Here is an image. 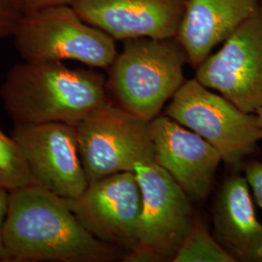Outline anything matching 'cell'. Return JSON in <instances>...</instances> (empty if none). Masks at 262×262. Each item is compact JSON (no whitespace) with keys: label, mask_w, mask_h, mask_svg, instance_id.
Here are the masks:
<instances>
[{"label":"cell","mask_w":262,"mask_h":262,"mask_svg":"<svg viewBox=\"0 0 262 262\" xmlns=\"http://www.w3.org/2000/svg\"><path fill=\"white\" fill-rule=\"evenodd\" d=\"M3 236L10 262H111L127 254L91 234L67 199L35 185L9 191Z\"/></svg>","instance_id":"6da1fadb"},{"label":"cell","mask_w":262,"mask_h":262,"mask_svg":"<svg viewBox=\"0 0 262 262\" xmlns=\"http://www.w3.org/2000/svg\"><path fill=\"white\" fill-rule=\"evenodd\" d=\"M14 123L63 122L76 126L110 98L107 79L93 67L62 61H27L11 67L0 86Z\"/></svg>","instance_id":"7a4b0ae2"},{"label":"cell","mask_w":262,"mask_h":262,"mask_svg":"<svg viewBox=\"0 0 262 262\" xmlns=\"http://www.w3.org/2000/svg\"><path fill=\"white\" fill-rule=\"evenodd\" d=\"M187 53L176 37L125 40L109 67L108 94L125 110L151 121L187 81Z\"/></svg>","instance_id":"3957f363"},{"label":"cell","mask_w":262,"mask_h":262,"mask_svg":"<svg viewBox=\"0 0 262 262\" xmlns=\"http://www.w3.org/2000/svg\"><path fill=\"white\" fill-rule=\"evenodd\" d=\"M12 37L27 61L75 60L93 68H109L119 54L116 40L85 23L70 5L24 14Z\"/></svg>","instance_id":"277c9868"},{"label":"cell","mask_w":262,"mask_h":262,"mask_svg":"<svg viewBox=\"0 0 262 262\" xmlns=\"http://www.w3.org/2000/svg\"><path fill=\"white\" fill-rule=\"evenodd\" d=\"M164 115L204 138L234 169L243 167L246 158L253 155L262 140L257 114L244 112L195 78L180 88Z\"/></svg>","instance_id":"5b68a950"},{"label":"cell","mask_w":262,"mask_h":262,"mask_svg":"<svg viewBox=\"0 0 262 262\" xmlns=\"http://www.w3.org/2000/svg\"><path fill=\"white\" fill-rule=\"evenodd\" d=\"M142 194L139 238L122 261H173L194 215L191 199L155 160L135 164Z\"/></svg>","instance_id":"8992f818"},{"label":"cell","mask_w":262,"mask_h":262,"mask_svg":"<svg viewBox=\"0 0 262 262\" xmlns=\"http://www.w3.org/2000/svg\"><path fill=\"white\" fill-rule=\"evenodd\" d=\"M80 156L89 183L154 160L150 121L107 103L76 125Z\"/></svg>","instance_id":"52a82bcc"},{"label":"cell","mask_w":262,"mask_h":262,"mask_svg":"<svg viewBox=\"0 0 262 262\" xmlns=\"http://www.w3.org/2000/svg\"><path fill=\"white\" fill-rule=\"evenodd\" d=\"M194 78L244 112L262 110V0L220 50L197 67Z\"/></svg>","instance_id":"ba28073f"},{"label":"cell","mask_w":262,"mask_h":262,"mask_svg":"<svg viewBox=\"0 0 262 262\" xmlns=\"http://www.w3.org/2000/svg\"><path fill=\"white\" fill-rule=\"evenodd\" d=\"M26 161L33 185L67 200L89 186L76 126L63 122L14 123L11 133Z\"/></svg>","instance_id":"9c48e42d"},{"label":"cell","mask_w":262,"mask_h":262,"mask_svg":"<svg viewBox=\"0 0 262 262\" xmlns=\"http://www.w3.org/2000/svg\"><path fill=\"white\" fill-rule=\"evenodd\" d=\"M67 201L80 224L96 239L127 253L136 248L142 194L134 172L89 183L80 196Z\"/></svg>","instance_id":"30bf717a"},{"label":"cell","mask_w":262,"mask_h":262,"mask_svg":"<svg viewBox=\"0 0 262 262\" xmlns=\"http://www.w3.org/2000/svg\"><path fill=\"white\" fill-rule=\"evenodd\" d=\"M150 127L155 162L174 179L191 201L206 199L223 161L221 152L165 115L151 120Z\"/></svg>","instance_id":"8fae6325"},{"label":"cell","mask_w":262,"mask_h":262,"mask_svg":"<svg viewBox=\"0 0 262 262\" xmlns=\"http://www.w3.org/2000/svg\"><path fill=\"white\" fill-rule=\"evenodd\" d=\"M187 0H77L72 5L85 23L116 41L176 37Z\"/></svg>","instance_id":"7c38bea8"},{"label":"cell","mask_w":262,"mask_h":262,"mask_svg":"<svg viewBox=\"0 0 262 262\" xmlns=\"http://www.w3.org/2000/svg\"><path fill=\"white\" fill-rule=\"evenodd\" d=\"M214 236L235 262H262V224L255 215L247 179H225L213 207Z\"/></svg>","instance_id":"4fadbf2b"},{"label":"cell","mask_w":262,"mask_h":262,"mask_svg":"<svg viewBox=\"0 0 262 262\" xmlns=\"http://www.w3.org/2000/svg\"><path fill=\"white\" fill-rule=\"evenodd\" d=\"M260 0H187L176 38L196 69L256 9Z\"/></svg>","instance_id":"5bb4252c"},{"label":"cell","mask_w":262,"mask_h":262,"mask_svg":"<svg viewBox=\"0 0 262 262\" xmlns=\"http://www.w3.org/2000/svg\"><path fill=\"white\" fill-rule=\"evenodd\" d=\"M172 262H235L211 234L206 223L195 217Z\"/></svg>","instance_id":"9a60e30c"},{"label":"cell","mask_w":262,"mask_h":262,"mask_svg":"<svg viewBox=\"0 0 262 262\" xmlns=\"http://www.w3.org/2000/svg\"><path fill=\"white\" fill-rule=\"evenodd\" d=\"M33 185L18 145L0 128V187L12 191Z\"/></svg>","instance_id":"2e32d148"},{"label":"cell","mask_w":262,"mask_h":262,"mask_svg":"<svg viewBox=\"0 0 262 262\" xmlns=\"http://www.w3.org/2000/svg\"><path fill=\"white\" fill-rule=\"evenodd\" d=\"M23 15L18 0H0V41L13 35Z\"/></svg>","instance_id":"e0dca14e"},{"label":"cell","mask_w":262,"mask_h":262,"mask_svg":"<svg viewBox=\"0 0 262 262\" xmlns=\"http://www.w3.org/2000/svg\"><path fill=\"white\" fill-rule=\"evenodd\" d=\"M242 168L254 198L262 209V161H245Z\"/></svg>","instance_id":"ac0fdd59"},{"label":"cell","mask_w":262,"mask_h":262,"mask_svg":"<svg viewBox=\"0 0 262 262\" xmlns=\"http://www.w3.org/2000/svg\"><path fill=\"white\" fill-rule=\"evenodd\" d=\"M9 203V190L0 187V262H10L9 256L4 244V224Z\"/></svg>","instance_id":"d6986e66"},{"label":"cell","mask_w":262,"mask_h":262,"mask_svg":"<svg viewBox=\"0 0 262 262\" xmlns=\"http://www.w3.org/2000/svg\"><path fill=\"white\" fill-rule=\"evenodd\" d=\"M77 0H18L23 14H28L37 10L45 9L54 6L70 5L72 6Z\"/></svg>","instance_id":"ffe728a7"},{"label":"cell","mask_w":262,"mask_h":262,"mask_svg":"<svg viewBox=\"0 0 262 262\" xmlns=\"http://www.w3.org/2000/svg\"><path fill=\"white\" fill-rule=\"evenodd\" d=\"M256 114H257V116H258V118H259V120H260L262 123V110H259Z\"/></svg>","instance_id":"44dd1931"}]
</instances>
